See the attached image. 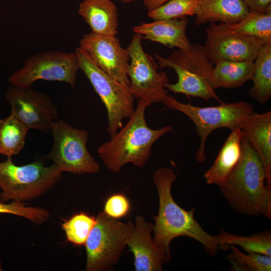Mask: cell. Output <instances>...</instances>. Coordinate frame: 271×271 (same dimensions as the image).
Returning a JSON list of instances; mask_svg holds the SVG:
<instances>
[{"mask_svg": "<svg viewBox=\"0 0 271 271\" xmlns=\"http://www.w3.org/2000/svg\"><path fill=\"white\" fill-rule=\"evenodd\" d=\"M177 178V175L170 168H161L154 173L153 180L159 202L158 214L154 216V244L164 256L166 263L172 259L170 249L171 241L182 236L198 241L208 254L214 256L220 249L219 238L203 229L194 218V208L186 210L175 202L171 189Z\"/></svg>", "mask_w": 271, "mask_h": 271, "instance_id": "obj_1", "label": "cell"}, {"mask_svg": "<svg viewBox=\"0 0 271 271\" xmlns=\"http://www.w3.org/2000/svg\"><path fill=\"white\" fill-rule=\"evenodd\" d=\"M219 188L230 206L237 212L249 216L263 215L271 219V185L267 184L259 157L243 136L239 161Z\"/></svg>", "mask_w": 271, "mask_h": 271, "instance_id": "obj_2", "label": "cell"}, {"mask_svg": "<svg viewBox=\"0 0 271 271\" xmlns=\"http://www.w3.org/2000/svg\"><path fill=\"white\" fill-rule=\"evenodd\" d=\"M150 104L139 99L128 121L110 139L102 144L97 153L106 167L119 173L126 164L131 163L142 168L152 154V147L159 138L173 130L171 126L154 129L147 124L145 111Z\"/></svg>", "mask_w": 271, "mask_h": 271, "instance_id": "obj_3", "label": "cell"}, {"mask_svg": "<svg viewBox=\"0 0 271 271\" xmlns=\"http://www.w3.org/2000/svg\"><path fill=\"white\" fill-rule=\"evenodd\" d=\"M62 172L53 164L41 162L17 166L12 157L0 162V202L23 203L38 198L52 188L62 178Z\"/></svg>", "mask_w": 271, "mask_h": 271, "instance_id": "obj_4", "label": "cell"}, {"mask_svg": "<svg viewBox=\"0 0 271 271\" xmlns=\"http://www.w3.org/2000/svg\"><path fill=\"white\" fill-rule=\"evenodd\" d=\"M162 102L169 108L183 113L194 123L200 140L195 155L200 163L206 160V141L213 131L223 127L231 130L239 128L242 121L254 112L253 106L244 101L230 103L221 102L218 106L199 107L183 103L174 96L167 95Z\"/></svg>", "mask_w": 271, "mask_h": 271, "instance_id": "obj_5", "label": "cell"}, {"mask_svg": "<svg viewBox=\"0 0 271 271\" xmlns=\"http://www.w3.org/2000/svg\"><path fill=\"white\" fill-rule=\"evenodd\" d=\"M134 223L119 221L100 212L84 244L86 271L111 270L123 251Z\"/></svg>", "mask_w": 271, "mask_h": 271, "instance_id": "obj_6", "label": "cell"}, {"mask_svg": "<svg viewBox=\"0 0 271 271\" xmlns=\"http://www.w3.org/2000/svg\"><path fill=\"white\" fill-rule=\"evenodd\" d=\"M74 53L80 69L106 107L107 132L111 138L123 125V120L130 118L134 111V98L129 86L119 83L102 71L80 47H77Z\"/></svg>", "mask_w": 271, "mask_h": 271, "instance_id": "obj_7", "label": "cell"}, {"mask_svg": "<svg viewBox=\"0 0 271 271\" xmlns=\"http://www.w3.org/2000/svg\"><path fill=\"white\" fill-rule=\"evenodd\" d=\"M53 144L47 155L62 172L74 174H95L100 167L87 148L88 133L62 119L51 125Z\"/></svg>", "mask_w": 271, "mask_h": 271, "instance_id": "obj_8", "label": "cell"}, {"mask_svg": "<svg viewBox=\"0 0 271 271\" xmlns=\"http://www.w3.org/2000/svg\"><path fill=\"white\" fill-rule=\"evenodd\" d=\"M79 69L75 53L41 52L29 57L22 68L10 76L9 82L13 86L28 87L37 80L57 81L74 87Z\"/></svg>", "mask_w": 271, "mask_h": 271, "instance_id": "obj_9", "label": "cell"}, {"mask_svg": "<svg viewBox=\"0 0 271 271\" xmlns=\"http://www.w3.org/2000/svg\"><path fill=\"white\" fill-rule=\"evenodd\" d=\"M142 38V35L135 33L126 49L130 57L127 74L134 98L145 100L151 105L163 102L168 95L166 86L169 81L167 73L159 72L158 64L144 51Z\"/></svg>", "mask_w": 271, "mask_h": 271, "instance_id": "obj_10", "label": "cell"}, {"mask_svg": "<svg viewBox=\"0 0 271 271\" xmlns=\"http://www.w3.org/2000/svg\"><path fill=\"white\" fill-rule=\"evenodd\" d=\"M205 53L214 65L223 61L254 62L265 42L232 32L229 25L211 23L206 30Z\"/></svg>", "mask_w": 271, "mask_h": 271, "instance_id": "obj_11", "label": "cell"}, {"mask_svg": "<svg viewBox=\"0 0 271 271\" xmlns=\"http://www.w3.org/2000/svg\"><path fill=\"white\" fill-rule=\"evenodd\" d=\"M5 97L11 107V113L27 127L49 131L57 119L58 110L50 97L31 87L11 85Z\"/></svg>", "mask_w": 271, "mask_h": 271, "instance_id": "obj_12", "label": "cell"}, {"mask_svg": "<svg viewBox=\"0 0 271 271\" xmlns=\"http://www.w3.org/2000/svg\"><path fill=\"white\" fill-rule=\"evenodd\" d=\"M94 63L119 83L129 86L127 68L129 53L123 48L116 36H105L92 33L83 35L80 46Z\"/></svg>", "mask_w": 271, "mask_h": 271, "instance_id": "obj_13", "label": "cell"}, {"mask_svg": "<svg viewBox=\"0 0 271 271\" xmlns=\"http://www.w3.org/2000/svg\"><path fill=\"white\" fill-rule=\"evenodd\" d=\"M154 224L140 215L135 217L134 228L127 245L134 256L136 271H162L165 258L155 246L152 233Z\"/></svg>", "mask_w": 271, "mask_h": 271, "instance_id": "obj_14", "label": "cell"}, {"mask_svg": "<svg viewBox=\"0 0 271 271\" xmlns=\"http://www.w3.org/2000/svg\"><path fill=\"white\" fill-rule=\"evenodd\" d=\"M239 128L259 157L267 184L271 185V111L253 112L242 121Z\"/></svg>", "mask_w": 271, "mask_h": 271, "instance_id": "obj_15", "label": "cell"}, {"mask_svg": "<svg viewBox=\"0 0 271 271\" xmlns=\"http://www.w3.org/2000/svg\"><path fill=\"white\" fill-rule=\"evenodd\" d=\"M188 22L187 17L155 20L152 23H142L132 29L135 33L144 35L145 39L151 41L170 48L186 49L192 45L186 33Z\"/></svg>", "mask_w": 271, "mask_h": 271, "instance_id": "obj_16", "label": "cell"}, {"mask_svg": "<svg viewBox=\"0 0 271 271\" xmlns=\"http://www.w3.org/2000/svg\"><path fill=\"white\" fill-rule=\"evenodd\" d=\"M249 12L243 0H198L195 24L199 26L217 22L233 25Z\"/></svg>", "mask_w": 271, "mask_h": 271, "instance_id": "obj_17", "label": "cell"}, {"mask_svg": "<svg viewBox=\"0 0 271 271\" xmlns=\"http://www.w3.org/2000/svg\"><path fill=\"white\" fill-rule=\"evenodd\" d=\"M78 13L91 33L105 36L117 34V9L111 0H84L79 5Z\"/></svg>", "mask_w": 271, "mask_h": 271, "instance_id": "obj_18", "label": "cell"}, {"mask_svg": "<svg viewBox=\"0 0 271 271\" xmlns=\"http://www.w3.org/2000/svg\"><path fill=\"white\" fill-rule=\"evenodd\" d=\"M242 136L240 128L231 130L214 163L204 174L208 184L219 187L225 182L240 159Z\"/></svg>", "mask_w": 271, "mask_h": 271, "instance_id": "obj_19", "label": "cell"}, {"mask_svg": "<svg viewBox=\"0 0 271 271\" xmlns=\"http://www.w3.org/2000/svg\"><path fill=\"white\" fill-rule=\"evenodd\" d=\"M253 62L223 61L216 63L209 78L213 90L219 88H238L251 80Z\"/></svg>", "mask_w": 271, "mask_h": 271, "instance_id": "obj_20", "label": "cell"}, {"mask_svg": "<svg viewBox=\"0 0 271 271\" xmlns=\"http://www.w3.org/2000/svg\"><path fill=\"white\" fill-rule=\"evenodd\" d=\"M251 80L253 85L248 95L261 104H265L271 97V43H265L253 62Z\"/></svg>", "mask_w": 271, "mask_h": 271, "instance_id": "obj_21", "label": "cell"}, {"mask_svg": "<svg viewBox=\"0 0 271 271\" xmlns=\"http://www.w3.org/2000/svg\"><path fill=\"white\" fill-rule=\"evenodd\" d=\"M29 129L13 114L0 119V154L12 157L23 149Z\"/></svg>", "mask_w": 271, "mask_h": 271, "instance_id": "obj_22", "label": "cell"}, {"mask_svg": "<svg viewBox=\"0 0 271 271\" xmlns=\"http://www.w3.org/2000/svg\"><path fill=\"white\" fill-rule=\"evenodd\" d=\"M220 249H228L230 244L240 246L247 253H257L271 256V233L266 230L249 236H240L222 230L217 235Z\"/></svg>", "mask_w": 271, "mask_h": 271, "instance_id": "obj_23", "label": "cell"}, {"mask_svg": "<svg viewBox=\"0 0 271 271\" xmlns=\"http://www.w3.org/2000/svg\"><path fill=\"white\" fill-rule=\"evenodd\" d=\"M229 26L233 33L271 43V11L264 13L249 11L239 22Z\"/></svg>", "mask_w": 271, "mask_h": 271, "instance_id": "obj_24", "label": "cell"}, {"mask_svg": "<svg viewBox=\"0 0 271 271\" xmlns=\"http://www.w3.org/2000/svg\"><path fill=\"white\" fill-rule=\"evenodd\" d=\"M178 81L174 84L168 83L166 88L174 93H181L187 96H192L209 100L214 98L220 102L214 90L209 85L208 80L202 77L189 76L180 72H176Z\"/></svg>", "mask_w": 271, "mask_h": 271, "instance_id": "obj_25", "label": "cell"}, {"mask_svg": "<svg viewBox=\"0 0 271 271\" xmlns=\"http://www.w3.org/2000/svg\"><path fill=\"white\" fill-rule=\"evenodd\" d=\"M229 248L231 252L227 259L232 264L231 270H271V256L257 253L244 254L233 244H230Z\"/></svg>", "mask_w": 271, "mask_h": 271, "instance_id": "obj_26", "label": "cell"}, {"mask_svg": "<svg viewBox=\"0 0 271 271\" xmlns=\"http://www.w3.org/2000/svg\"><path fill=\"white\" fill-rule=\"evenodd\" d=\"M198 0H169L148 12L153 20H170L193 16L195 15Z\"/></svg>", "mask_w": 271, "mask_h": 271, "instance_id": "obj_27", "label": "cell"}, {"mask_svg": "<svg viewBox=\"0 0 271 271\" xmlns=\"http://www.w3.org/2000/svg\"><path fill=\"white\" fill-rule=\"evenodd\" d=\"M95 223V218L84 213L75 215L62 224L67 240L76 245L84 244Z\"/></svg>", "mask_w": 271, "mask_h": 271, "instance_id": "obj_28", "label": "cell"}, {"mask_svg": "<svg viewBox=\"0 0 271 271\" xmlns=\"http://www.w3.org/2000/svg\"><path fill=\"white\" fill-rule=\"evenodd\" d=\"M0 213H8L24 217L36 224L47 221L50 215L48 210L39 207L26 206L24 203L12 201L0 202Z\"/></svg>", "mask_w": 271, "mask_h": 271, "instance_id": "obj_29", "label": "cell"}, {"mask_svg": "<svg viewBox=\"0 0 271 271\" xmlns=\"http://www.w3.org/2000/svg\"><path fill=\"white\" fill-rule=\"evenodd\" d=\"M129 209L130 204L127 198L122 194H116L106 200L103 212L112 218L118 219L125 216Z\"/></svg>", "mask_w": 271, "mask_h": 271, "instance_id": "obj_30", "label": "cell"}, {"mask_svg": "<svg viewBox=\"0 0 271 271\" xmlns=\"http://www.w3.org/2000/svg\"><path fill=\"white\" fill-rule=\"evenodd\" d=\"M249 11L260 13L271 11V0H243Z\"/></svg>", "mask_w": 271, "mask_h": 271, "instance_id": "obj_31", "label": "cell"}, {"mask_svg": "<svg viewBox=\"0 0 271 271\" xmlns=\"http://www.w3.org/2000/svg\"><path fill=\"white\" fill-rule=\"evenodd\" d=\"M169 0H144L143 3L148 12L152 11Z\"/></svg>", "mask_w": 271, "mask_h": 271, "instance_id": "obj_32", "label": "cell"}, {"mask_svg": "<svg viewBox=\"0 0 271 271\" xmlns=\"http://www.w3.org/2000/svg\"><path fill=\"white\" fill-rule=\"evenodd\" d=\"M125 4H128L137 1L138 0H118Z\"/></svg>", "mask_w": 271, "mask_h": 271, "instance_id": "obj_33", "label": "cell"}]
</instances>
